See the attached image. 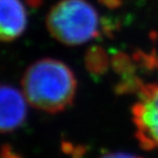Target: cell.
<instances>
[{"mask_svg":"<svg viewBox=\"0 0 158 158\" xmlns=\"http://www.w3.org/2000/svg\"><path fill=\"white\" fill-rule=\"evenodd\" d=\"M27 99L16 88L0 84V133L19 129L27 117Z\"/></svg>","mask_w":158,"mask_h":158,"instance_id":"277c9868","label":"cell"},{"mask_svg":"<svg viewBox=\"0 0 158 158\" xmlns=\"http://www.w3.org/2000/svg\"><path fill=\"white\" fill-rule=\"evenodd\" d=\"M132 119L136 138L144 150L158 153V82L138 88L132 107Z\"/></svg>","mask_w":158,"mask_h":158,"instance_id":"3957f363","label":"cell"},{"mask_svg":"<svg viewBox=\"0 0 158 158\" xmlns=\"http://www.w3.org/2000/svg\"><path fill=\"white\" fill-rule=\"evenodd\" d=\"M27 23V10L21 0H0V42L19 38Z\"/></svg>","mask_w":158,"mask_h":158,"instance_id":"5b68a950","label":"cell"},{"mask_svg":"<svg viewBox=\"0 0 158 158\" xmlns=\"http://www.w3.org/2000/svg\"><path fill=\"white\" fill-rule=\"evenodd\" d=\"M0 158H21L18 154L13 153L9 145H3L0 150Z\"/></svg>","mask_w":158,"mask_h":158,"instance_id":"ba28073f","label":"cell"},{"mask_svg":"<svg viewBox=\"0 0 158 158\" xmlns=\"http://www.w3.org/2000/svg\"><path fill=\"white\" fill-rule=\"evenodd\" d=\"M46 25L53 38L69 46L88 43L104 31V21L87 0H60L50 9Z\"/></svg>","mask_w":158,"mask_h":158,"instance_id":"7a4b0ae2","label":"cell"},{"mask_svg":"<svg viewBox=\"0 0 158 158\" xmlns=\"http://www.w3.org/2000/svg\"><path fill=\"white\" fill-rule=\"evenodd\" d=\"M27 2H28L29 5H31L32 7H37V6L40 5L41 0H27Z\"/></svg>","mask_w":158,"mask_h":158,"instance_id":"9c48e42d","label":"cell"},{"mask_svg":"<svg viewBox=\"0 0 158 158\" xmlns=\"http://www.w3.org/2000/svg\"><path fill=\"white\" fill-rule=\"evenodd\" d=\"M22 85L27 101L49 113L63 111L72 105L77 91L73 72L65 63L53 58L40 59L30 65Z\"/></svg>","mask_w":158,"mask_h":158,"instance_id":"6da1fadb","label":"cell"},{"mask_svg":"<svg viewBox=\"0 0 158 158\" xmlns=\"http://www.w3.org/2000/svg\"><path fill=\"white\" fill-rule=\"evenodd\" d=\"M87 66L91 73H101L100 69H104L106 65L105 56L103 54V51L100 49H93L88 52L87 54Z\"/></svg>","mask_w":158,"mask_h":158,"instance_id":"8992f818","label":"cell"},{"mask_svg":"<svg viewBox=\"0 0 158 158\" xmlns=\"http://www.w3.org/2000/svg\"><path fill=\"white\" fill-rule=\"evenodd\" d=\"M99 158H142L138 155L132 153H124V152H108L101 155Z\"/></svg>","mask_w":158,"mask_h":158,"instance_id":"52a82bcc","label":"cell"}]
</instances>
